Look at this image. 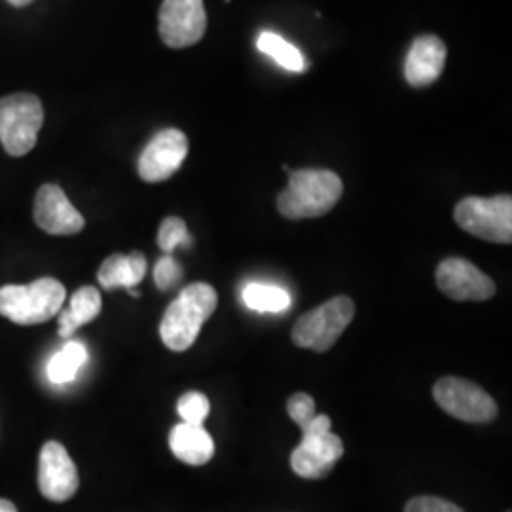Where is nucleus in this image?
Segmentation results:
<instances>
[{
	"label": "nucleus",
	"instance_id": "obj_1",
	"mask_svg": "<svg viewBox=\"0 0 512 512\" xmlns=\"http://www.w3.org/2000/svg\"><path fill=\"white\" fill-rule=\"evenodd\" d=\"M342 192L344 184L334 171L296 169L289 171V186L277 196V209L285 219H317L332 211Z\"/></svg>",
	"mask_w": 512,
	"mask_h": 512
},
{
	"label": "nucleus",
	"instance_id": "obj_2",
	"mask_svg": "<svg viewBox=\"0 0 512 512\" xmlns=\"http://www.w3.org/2000/svg\"><path fill=\"white\" fill-rule=\"evenodd\" d=\"M219 296L207 283L188 285L165 310L160 336L165 348L186 351L200 336L203 323L217 310Z\"/></svg>",
	"mask_w": 512,
	"mask_h": 512
},
{
	"label": "nucleus",
	"instance_id": "obj_3",
	"mask_svg": "<svg viewBox=\"0 0 512 512\" xmlns=\"http://www.w3.org/2000/svg\"><path fill=\"white\" fill-rule=\"evenodd\" d=\"M65 296V287L54 277H42L29 285H6L0 287V315L23 327L40 325L63 310Z\"/></svg>",
	"mask_w": 512,
	"mask_h": 512
},
{
	"label": "nucleus",
	"instance_id": "obj_4",
	"mask_svg": "<svg viewBox=\"0 0 512 512\" xmlns=\"http://www.w3.org/2000/svg\"><path fill=\"white\" fill-rule=\"evenodd\" d=\"M44 124V109L37 95L14 93L0 99V143L21 158L37 147L38 131Z\"/></svg>",
	"mask_w": 512,
	"mask_h": 512
},
{
	"label": "nucleus",
	"instance_id": "obj_5",
	"mask_svg": "<svg viewBox=\"0 0 512 512\" xmlns=\"http://www.w3.org/2000/svg\"><path fill=\"white\" fill-rule=\"evenodd\" d=\"M329 416L317 414L302 427L304 439L291 454V467L294 473L308 480L325 478L332 467L344 456V442L330 431Z\"/></svg>",
	"mask_w": 512,
	"mask_h": 512
},
{
	"label": "nucleus",
	"instance_id": "obj_6",
	"mask_svg": "<svg viewBox=\"0 0 512 512\" xmlns=\"http://www.w3.org/2000/svg\"><path fill=\"white\" fill-rule=\"evenodd\" d=\"M355 317V304L349 296H336L319 308L302 315L294 325V344L317 353L329 351Z\"/></svg>",
	"mask_w": 512,
	"mask_h": 512
},
{
	"label": "nucleus",
	"instance_id": "obj_7",
	"mask_svg": "<svg viewBox=\"0 0 512 512\" xmlns=\"http://www.w3.org/2000/svg\"><path fill=\"white\" fill-rule=\"evenodd\" d=\"M454 219L459 228L475 238L492 243L512 241V198H465L456 205Z\"/></svg>",
	"mask_w": 512,
	"mask_h": 512
},
{
	"label": "nucleus",
	"instance_id": "obj_8",
	"mask_svg": "<svg viewBox=\"0 0 512 512\" xmlns=\"http://www.w3.org/2000/svg\"><path fill=\"white\" fill-rule=\"evenodd\" d=\"M433 397L446 414L467 423H490L499 412L497 403L480 385L456 376L440 378Z\"/></svg>",
	"mask_w": 512,
	"mask_h": 512
},
{
	"label": "nucleus",
	"instance_id": "obj_9",
	"mask_svg": "<svg viewBox=\"0 0 512 512\" xmlns=\"http://www.w3.org/2000/svg\"><path fill=\"white\" fill-rule=\"evenodd\" d=\"M207 31L203 0H164L160 8V37L165 46L183 50L198 44Z\"/></svg>",
	"mask_w": 512,
	"mask_h": 512
},
{
	"label": "nucleus",
	"instance_id": "obj_10",
	"mask_svg": "<svg viewBox=\"0 0 512 512\" xmlns=\"http://www.w3.org/2000/svg\"><path fill=\"white\" fill-rule=\"evenodd\" d=\"M188 156V139L181 129L167 128L158 131L148 143L137 171L145 183H162L173 177Z\"/></svg>",
	"mask_w": 512,
	"mask_h": 512
},
{
	"label": "nucleus",
	"instance_id": "obj_11",
	"mask_svg": "<svg viewBox=\"0 0 512 512\" xmlns=\"http://www.w3.org/2000/svg\"><path fill=\"white\" fill-rule=\"evenodd\" d=\"M80 478L73 459L61 442L48 440L38 458L40 494L54 503H65L78 492Z\"/></svg>",
	"mask_w": 512,
	"mask_h": 512
},
{
	"label": "nucleus",
	"instance_id": "obj_12",
	"mask_svg": "<svg viewBox=\"0 0 512 512\" xmlns=\"http://www.w3.org/2000/svg\"><path fill=\"white\" fill-rule=\"evenodd\" d=\"M437 285L440 293L458 302H484L495 294V283L490 275L480 272L465 258L442 260L437 268Z\"/></svg>",
	"mask_w": 512,
	"mask_h": 512
},
{
	"label": "nucleus",
	"instance_id": "obj_13",
	"mask_svg": "<svg viewBox=\"0 0 512 512\" xmlns=\"http://www.w3.org/2000/svg\"><path fill=\"white\" fill-rule=\"evenodd\" d=\"M33 217L38 228L52 236H74L86 226L84 217L57 184H44L38 188Z\"/></svg>",
	"mask_w": 512,
	"mask_h": 512
},
{
	"label": "nucleus",
	"instance_id": "obj_14",
	"mask_svg": "<svg viewBox=\"0 0 512 512\" xmlns=\"http://www.w3.org/2000/svg\"><path fill=\"white\" fill-rule=\"evenodd\" d=\"M446 55V46L439 37L423 35L416 38L404 63L406 82L412 88H427L437 82L444 71Z\"/></svg>",
	"mask_w": 512,
	"mask_h": 512
},
{
	"label": "nucleus",
	"instance_id": "obj_15",
	"mask_svg": "<svg viewBox=\"0 0 512 512\" xmlns=\"http://www.w3.org/2000/svg\"><path fill=\"white\" fill-rule=\"evenodd\" d=\"M169 448L175 458L186 465L200 467L209 463L215 454V442L202 425L179 423L169 435Z\"/></svg>",
	"mask_w": 512,
	"mask_h": 512
},
{
	"label": "nucleus",
	"instance_id": "obj_16",
	"mask_svg": "<svg viewBox=\"0 0 512 512\" xmlns=\"http://www.w3.org/2000/svg\"><path fill=\"white\" fill-rule=\"evenodd\" d=\"M147 256L143 253L131 255H110L99 268V285L107 291L112 289H135L147 275Z\"/></svg>",
	"mask_w": 512,
	"mask_h": 512
},
{
	"label": "nucleus",
	"instance_id": "obj_17",
	"mask_svg": "<svg viewBox=\"0 0 512 512\" xmlns=\"http://www.w3.org/2000/svg\"><path fill=\"white\" fill-rule=\"evenodd\" d=\"M103 308L101 294L95 287H82L73 294L69 308L59 311V336L69 338L76 330L93 321Z\"/></svg>",
	"mask_w": 512,
	"mask_h": 512
},
{
	"label": "nucleus",
	"instance_id": "obj_18",
	"mask_svg": "<svg viewBox=\"0 0 512 512\" xmlns=\"http://www.w3.org/2000/svg\"><path fill=\"white\" fill-rule=\"evenodd\" d=\"M86 361H88L86 346L82 342L71 340L50 359L46 368L48 380L55 385L71 384L78 376L80 368L86 365Z\"/></svg>",
	"mask_w": 512,
	"mask_h": 512
},
{
	"label": "nucleus",
	"instance_id": "obj_19",
	"mask_svg": "<svg viewBox=\"0 0 512 512\" xmlns=\"http://www.w3.org/2000/svg\"><path fill=\"white\" fill-rule=\"evenodd\" d=\"M256 46L262 54L272 57L275 63L279 67H283L285 71H291V73H304L308 69V63L304 59L302 52L293 46L289 40L277 35V33H262L258 40H256Z\"/></svg>",
	"mask_w": 512,
	"mask_h": 512
},
{
	"label": "nucleus",
	"instance_id": "obj_20",
	"mask_svg": "<svg viewBox=\"0 0 512 512\" xmlns=\"http://www.w3.org/2000/svg\"><path fill=\"white\" fill-rule=\"evenodd\" d=\"M243 302L255 311L279 313L291 306V294L281 287L251 283L243 289Z\"/></svg>",
	"mask_w": 512,
	"mask_h": 512
},
{
	"label": "nucleus",
	"instance_id": "obj_21",
	"mask_svg": "<svg viewBox=\"0 0 512 512\" xmlns=\"http://www.w3.org/2000/svg\"><path fill=\"white\" fill-rule=\"evenodd\" d=\"M192 243V238L188 234L186 222L179 217H167V219L160 224V232H158V245L160 249L171 255L179 245L188 247Z\"/></svg>",
	"mask_w": 512,
	"mask_h": 512
},
{
	"label": "nucleus",
	"instance_id": "obj_22",
	"mask_svg": "<svg viewBox=\"0 0 512 512\" xmlns=\"http://www.w3.org/2000/svg\"><path fill=\"white\" fill-rule=\"evenodd\" d=\"M177 410H179V416L183 418L184 423L203 425V421L209 416L211 403L203 393L190 391V393H184L183 397L179 399Z\"/></svg>",
	"mask_w": 512,
	"mask_h": 512
},
{
	"label": "nucleus",
	"instance_id": "obj_23",
	"mask_svg": "<svg viewBox=\"0 0 512 512\" xmlns=\"http://www.w3.org/2000/svg\"><path fill=\"white\" fill-rule=\"evenodd\" d=\"M183 277V266L171 255H165L158 260L154 268V283L160 291H169Z\"/></svg>",
	"mask_w": 512,
	"mask_h": 512
},
{
	"label": "nucleus",
	"instance_id": "obj_24",
	"mask_svg": "<svg viewBox=\"0 0 512 512\" xmlns=\"http://www.w3.org/2000/svg\"><path fill=\"white\" fill-rule=\"evenodd\" d=\"M289 418L302 427H306L317 414H315V401L308 393H296L287 403Z\"/></svg>",
	"mask_w": 512,
	"mask_h": 512
},
{
	"label": "nucleus",
	"instance_id": "obj_25",
	"mask_svg": "<svg viewBox=\"0 0 512 512\" xmlns=\"http://www.w3.org/2000/svg\"><path fill=\"white\" fill-rule=\"evenodd\" d=\"M404 512H463L456 503L433 497V495H421L414 497L406 503Z\"/></svg>",
	"mask_w": 512,
	"mask_h": 512
},
{
	"label": "nucleus",
	"instance_id": "obj_26",
	"mask_svg": "<svg viewBox=\"0 0 512 512\" xmlns=\"http://www.w3.org/2000/svg\"><path fill=\"white\" fill-rule=\"evenodd\" d=\"M0 512H18L16 505L8 499H0Z\"/></svg>",
	"mask_w": 512,
	"mask_h": 512
},
{
	"label": "nucleus",
	"instance_id": "obj_27",
	"mask_svg": "<svg viewBox=\"0 0 512 512\" xmlns=\"http://www.w3.org/2000/svg\"><path fill=\"white\" fill-rule=\"evenodd\" d=\"M10 4H14V6H27V4H31L33 0H8Z\"/></svg>",
	"mask_w": 512,
	"mask_h": 512
}]
</instances>
